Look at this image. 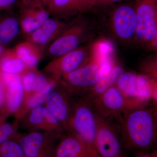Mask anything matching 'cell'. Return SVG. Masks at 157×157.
Returning <instances> with one entry per match:
<instances>
[{"label": "cell", "mask_w": 157, "mask_h": 157, "mask_svg": "<svg viewBox=\"0 0 157 157\" xmlns=\"http://www.w3.org/2000/svg\"><path fill=\"white\" fill-rule=\"evenodd\" d=\"M137 18L135 37L141 44L152 50L157 48V0H136Z\"/></svg>", "instance_id": "cell-3"}, {"label": "cell", "mask_w": 157, "mask_h": 157, "mask_svg": "<svg viewBox=\"0 0 157 157\" xmlns=\"http://www.w3.org/2000/svg\"><path fill=\"white\" fill-rule=\"evenodd\" d=\"M97 5L95 0H53L48 10L53 17L68 19L90 11Z\"/></svg>", "instance_id": "cell-14"}, {"label": "cell", "mask_w": 157, "mask_h": 157, "mask_svg": "<svg viewBox=\"0 0 157 157\" xmlns=\"http://www.w3.org/2000/svg\"><path fill=\"white\" fill-rule=\"evenodd\" d=\"M21 76V82L25 91L24 100L43 90L51 80L38 72L36 68L30 69Z\"/></svg>", "instance_id": "cell-21"}, {"label": "cell", "mask_w": 157, "mask_h": 157, "mask_svg": "<svg viewBox=\"0 0 157 157\" xmlns=\"http://www.w3.org/2000/svg\"><path fill=\"white\" fill-rule=\"evenodd\" d=\"M18 2V0H0V10H9Z\"/></svg>", "instance_id": "cell-27"}, {"label": "cell", "mask_w": 157, "mask_h": 157, "mask_svg": "<svg viewBox=\"0 0 157 157\" xmlns=\"http://www.w3.org/2000/svg\"><path fill=\"white\" fill-rule=\"evenodd\" d=\"M140 75L131 72H123L115 85L128 100L137 105L144 104L140 102Z\"/></svg>", "instance_id": "cell-16"}, {"label": "cell", "mask_w": 157, "mask_h": 157, "mask_svg": "<svg viewBox=\"0 0 157 157\" xmlns=\"http://www.w3.org/2000/svg\"><path fill=\"white\" fill-rule=\"evenodd\" d=\"M30 69L17 57L13 48L4 50L0 57V72L22 76Z\"/></svg>", "instance_id": "cell-22"}, {"label": "cell", "mask_w": 157, "mask_h": 157, "mask_svg": "<svg viewBox=\"0 0 157 157\" xmlns=\"http://www.w3.org/2000/svg\"><path fill=\"white\" fill-rule=\"evenodd\" d=\"M136 157H157L156 151L149 153H144L139 155Z\"/></svg>", "instance_id": "cell-29"}, {"label": "cell", "mask_w": 157, "mask_h": 157, "mask_svg": "<svg viewBox=\"0 0 157 157\" xmlns=\"http://www.w3.org/2000/svg\"><path fill=\"white\" fill-rule=\"evenodd\" d=\"M13 49L17 57L30 69L36 68L42 58L43 49L27 40L18 43Z\"/></svg>", "instance_id": "cell-18"}, {"label": "cell", "mask_w": 157, "mask_h": 157, "mask_svg": "<svg viewBox=\"0 0 157 157\" xmlns=\"http://www.w3.org/2000/svg\"><path fill=\"white\" fill-rule=\"evenodd\" d=\"M97 4L100 3H113L117 2H120L122 0H95Z\"/></svg>", "instance_id": "cell-30"}, {"label": "cell", "mask_w": 157, "mask_h": 157, "mask_svg": "<svg viewBox=\"0 0 157 157\" xmlns=\"http://www.w3.org/2000/svg\"><path fill=\"white\" fill-rule=\"evenodd\" d=\"M21 33L17 15L9 13L0 18V45L10 44Z\"/></svg>", "instance_id": "cell-19"}, {"label": "cell", "mask_w": 157, "mask_h": 157, "mask_svg": "<svg viewBox=\"0 0 157 157\" xmlns=\"http://www.w3.org/2000/svg\"><path fill=\"white\" fill-rule=\"evenodd\" d=\"M0 157H26L17 140H11L0 144Z\"/></svg>", "instance_id": "cell-24"}, {"label": "cell", "mask_w": 157, "mask_h": 157, "mask_svg": "<svg viewBox=\"0 0 157 157\" xmlns=\"http://www.w3.org/2000/svg\"><path fill=\"white\" fill-rule=\"evenodd\" d=\"M54 157H91L80 139L72 133L57 145Z\"/></svg>", "instance_id": "cell-17"}, {"label": "cell", "mask_w": 157, "mask_h": 157, "mask_svg": "<svg viewBox=\"0 0 157 157\" xmlns=\"http://www.w3.org/2000/svg\"><path fill=\"white\" fill-rule=\"evenodd\" d=\"M97 114L92 105L82 98L73 101L67 130L82 142L91 157H99L96 147Z\"/></svg>", "instance_id": "cell-2"}, {"label": "cell", "mask_w": 157, "mask_h": 157, "mask_svg": "<svg viewBox=\"0 0 157 157\" xmlns=\"http://www.w3.org/2000/svg\"><path fill=\"white\" fill-rule=\"evenodd\" d=\"M142 104L128 109L119 121L123 146L144 151L151 148L157 137V113L155 105Z\"/></svg>", "instance_id": "cell-1"}, {"label": "cell", "mask_w": 157, "mask_h": 157, "mask_svg": "<svg viewBox=\"0 0 157 157\" xmlns=\"http://www.w3.org/2000/svg\"><path fill=\"white\" fill-rule=\"evenodd\" d=\"M59 87L56 89V86L47 97L46 107L57 119L64 129L67 130L73 101L67 89L59 81Z\"/></svg>", "instance_id": "cell-12"}, {"label": "cell", "mask_w": 157, "mask_h": 157, "mask_svg": "<svg viewBox=\"0 0 157 157\" xmlns=\"http://www.w3.org/2000/svg\"><path fill=\"white\" fill-rule=\"evenodd\" d=\"M59 82L51 79L47 85L42 90L30 96L24 101L27 109H31L40 106L44 103Z\"/></svg>", "instance_id": "cell-23"}, {"label": "cell", "mask_w": 157, "mask_h": 157, "mask_svg": "<svg viewBox=\"0 0 157 157\" xmlns=\"http://www.w3.org/2000/svg\"><path fill=\"white\" fill-rule=\"evenodd\" d=\"M0 11H1V10H0Z\"/></svg>", "instance_id": "cell-34"}, {"label": "cell", "mask_w": 157, "mask_h": 157, "mask_svg": "<svg viewBox=\"0 0 157 157\" xmlns=\"http://www.w3.org/2000/svg\"><path fill=\"white\" fill-rule=\"evenodd\" d=\"M4 116L5 115H2V114H0V124L2 123L3 122V121H4Z\"/></svg>", "instance_id": "cell-32"}, {"label": "cell", "mask_w": 157, "mask_h": 157, "mask_svg": "<svg viewBox=\"0 0 157 157\" xmlns=\"http://www.w3.org/2000/svg\"><path fill=\"white\" fill-rule=\"evenodd\" d=\"M41 1H42L43 4H44V6L48 9L51 5L53 0H41Z\"/></svg>", "instance_id": "cell-31"}, {"label": "cell", "mask_w": 157, "mask_h": 157, "mask_svg": "<svg viewBox=\"0 0 157 157\" xmlns=\"http://www.w3.org/2000/svg\"><path fill=\"white\" fill-rule=\"evenodd\" d=\"M6 100V86L0 82V109L2 108Z\"/></svg>", "instance_id": "cell-28"}, {"label": "cell", "mask_w": 157, "mask_h": 157, "mask_svg": "<svg viewBox=\"0 0 157 157\" xmlns=\"http://www.w3.org/2000/svg\"><path fill=\"white\" fill-rule=\"evenodd\" d=\"M92 55V48L79 46L63 55L52 59L44 68L49 78L59 82L62 76L84 64Z\"/></svg>", "instance_id": "cell-7"}, {"label": "cell", "mask_w": 157, "mask_h": 157, "mask_svg": "<svg viewBox=\"0 0 157 157\" xmlns=\"http://www.w3.org/2000/svg\"><path fill=\"white\" fill-rule=\"evenodd\" d=\"M85 23L79 20L71 22L70 25L47 46L46 52L54 59L79 47L86 35Z\"/></svg>", "instance_id": "cell-8"}, {"label": "cell", "mask_w": 157, "mask_h": 157, "mask_svg": "<svg viewBox=\"0 0 157 157\" xmlns=\"http://www.w3.org/2000/svg\"><path fill=\"white\" fill-rule=\"evenodd\" d=\"M17 9L21 33L25 37L50 17L48 9L41 0H20Z\"/></svg>", "instance_id": "cell-9"}, {"label": "cell", "mask_w": 157, "mask_h": 157, "mask_svg": "<svg viewBox=\"0 0 157 157\" xmlns=\"http://www.w3.org/2000/svg\"><path fill=\"white\" fill-rule=\"evenodd\" d=\"M121 157H123V156H121Z\"/></svg>", "instance_id": "cell-33"}, {"label": "cell", "mask_w": 157, "mask_h": 157, "mask_svg": "<svg viewBox=\"0 0 157 157\" xmlns=\"http://www.w3.org/2000/svg\"><path fill=\"white\" fill-rule=\"evenodd\" d=\"M104 62L92 52L89 60L74 71L62 76L59 82L70 93H80L81 96L96 84Z\"/></svg>", "instance_id": "cell-4"}, {"label": "cell", "mask_w": 157, "mask_h": 157, "mask_svg": "<svg viewBox=\"0 0 157 157\" xmlns=\"http://www.w3.org/2000/svg\"><path fill=\"white\" fill-rule=\"evenodd\" d=\"M96 114V147L99 157L122 156L123 144L118 123Z\"/></svg>", "instance_id": "cell-5"}, {"label": "cell", "mask_w": 157, "mask_h": 157, "mask_svg": "<svg viewBox=\"0 0 157 157\" xmlns=\"http://www.w3.org/2000/svg\"><path fill=\"white\" fill-rule=\"evenodd\" d=\"M123 72V68L121 66L114 65L110 71L101 75L96 84L83 94L81 98L92 104L106 90L115 85L118 79Z\"/></svg>", "instance_id": "cell-15"}, {"label": "cell", "mask_w": 157, "mask_h": 157, "mask_svg": "<svg viewBox=\"0 0 157 157\" xmlns=\"http://www.w3.org/2000/svg\"><path fill=\"white\" fill-rule=\"evenodd\" d=\"M137 24L135 9L128 5L117 8L110 19V25L113 33L123 41H128L135 37Z\"/></svg>", "instance_id": "cell-11"}, {"label": "cell", "mask_w": 157, "mask_h": 157, "mask_svg": "<svg viewBox=\"0 0 157 157\" xmlns=\"http://www.w3.org/2000/svg\"><path fill=\"white\" fill-rule=\"evenodd\" d=\"M15 127L11 124L4 122L0 124V144L8 140H14L16 137Z\"/></svg>", "instance_id": "cell-26"}, {"label": "cell", "mask_w": 157, "mask_h": 157, "mask_svg": "<svg viewBox=\"0 0 157 157\" xmlns=\"http://www.w3.org/2000/svg\"><path fill=\"white\" fill-rule=\"evenodd\" d=\"M29 121L33 126L46 131L44 107L39 106L31 109L29 115Z\"/></svg>", "instance_id": "cell-25"}, {"label": "cell", "mask_w": 157, "mask_h": 157, "mask_svg": "<svg viewBox=\"0 0 157 157\" xmlns=\"http://www.w3.org/2000/svg\"><path fill=\"white\" fill-rule=\"evenodd\" d=\"M60 135L33 132L17 140L26 157H54L56 140Z\"/></svg>", "instance_id": "cell-10"}, {"label": "cell", "mask_w": 157, "mask_h": 157, "mask_svg": "<svg viewBox=\"0 0 157 157\" xmlns=\"http://www.w3.org/2000/svg\"><path fill=\"white\" fill-rule=\"evenodd\" d=\"M91 104L98 115L117 122L127 110L139 106L126 98L116 85L106 90Z\"/></svg>", "instance_id": "cell-6"}, {"label": "cell", "mask_w": 157, "mask_h": 157, "mask_svg": "<svg viewBox=\"0 0 157 157\" xmlns=\"http://www.w3.org/2000/svg\"><path fill=\"white\" fill-rule=\"evenodd\" d=\"M25 91L21 81H15L6 86V100L2 108L6 113L18 112L24 101Z\"/></svg>", "instance_id": "cell-20"}, {"label": "cell", "mask_w": 157, "mask_h": 157, "mask_svg": "<svg viewBox=\"0 0 157 157\" xmlns=\"http://www.w3.org/2000/svg\"><path fill=\"white\" fill-rule=\"evenodd\" d=\"M71 23L65 22L56 17H49L36 30L26 37L25 40L33 43L44 50L70 25Z\"/></svg>", "instance_id": "cell-13"}]
</instances>
